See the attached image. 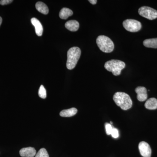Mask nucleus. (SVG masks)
Here are the masks:
<instances>
[{
	"label": "nucleus",
	"instance_id": "obj_1",
	"mask_svg": "<svg viewBox=\"0 0 157 157\" xmlns=\"http://www.w3.org/2000/svg\"><path fill=\"white\" fill-rule=\"evenodd\" d=\"M113 100L118 106L124 110L131 108L133 104L130 96L125 93H116L113 95Z\"/></svg>",
	"mask_w": 157,
	"mask_h": 157
},
{
	"label": "nucleus",
	"instance_id": "obj_2",
	"mask_svg": "<svg viewBox=\"0 0 157 157\" xmlns=\"http://www.w3.org/2000/svg\"><path fill=\"white\" fill-rule=\"evenodd\" d=\"M81 53V50L78 47H72L68 51L67 67L68 70H73L76 67Z\"/></svg>",
	"mask_w": 157,
	"mask_h": 157
},
{
	"label": "nucleus",
	"instance_id": "obj_3",
	"mask_svg": "<svg viewBox=\"0 0 157 157\" xmlns=\"http://www.w3.org/2000/svg\"><path fill=\"white\" fill-rule=\"evenodd\" d=\"M125 63L124 62L115 59L108 61L104 64L105 69L107 71L112 72L115 76L120 75L122 70L125 67Z\"/></svg>",
	"mask_w": 157,
	"mask_h": 157
},
{
	"label": "nucleus",
	"instance_id": "obj_4",
	"mask_svg": "<svg viewBox=\"0 0 157 157\" xmlns=\"http://www.w3.org/2000/svg\"><path fill=\"white\" fill-rule=\"evenodd\" d=\"M96 42L100 50L105 53L112 52L114 49V43L109 37L106 36H99Z\"/></svg>",
	"mask_w": 157,
	"mask_h": 157
},
{
	"label": "nucleus",
	"instance_id": "obj_5",
	"mask_svg": "<svg viewBox=\"0 0 157 157\" xmlns=\"http://www.w3.org/2000/svg\"><path fill=\"white\" fill-rule=\"evenodd\" d=\"M124 27L126 30L132 33L140 31L141 28V23L135 19H127L123 22Z\"/></svg>",
	"mask_w": 157,
	"mask_h": 157
},
{
	"label": "nucleus",
	"instance_id": "obj_6",
	"mask_svg": "<svg viewBox=\"0 0 157 157\" xmlns=\"http://www.w3.org/2000/svg\"><path fill=\"white\" fill-rule=\"evenodd\" d=\"M138 13L140 16L147 19L152 20L157 18V11L147 6H143L138 9Z\"/></svg>",
	"mask_w": 157,
	"mask_h": 157
},
{
	"label": "nucleus",
	"instance_id": "obj_7",
	"mask_svg": "<svg viewBox=\"0 0 157 157\" xmlns=\"http://www.w3.org/2000/svg\"><path fill=\"white\" fill-rule=\"evenodd\" d=\"M140 155L143 157H151V150L148 144L145 141H141L138 145Z\"/></svg>",
	"mask_w": 157,
	"mask_h": 157
},
{
	"label": "nucleus",
	"instance_id": "obj_8",
	"mask_svg": "<svg viewBox=\"0 0 157 157\" xmlns=\"http://www.w3.org/2000/svg\"><path fill=\"white\" fill-rule=\"evenodd\" d=\"M135 92L137 94V99L139 101H146L147 98V90L144 86H138L135 89Z\"/></svg>",
	"mask_w": 157,
	"mask_h": 157
},
{
	"label": "nucleus",
	"instance_id": "obj_9",
	"mask_svg": "<svg viewBox=\"0 0 157 157\" xmlns=\"http://www.w3.org/2000/svg\"><path fill=\"white\" fill-rule=\"evenodd\" d=\"M20 155L22 157H34L36 154V151L34 147H24L19 151Z\"/></svg>",
	"mask_w": 157,
	"mask_h": 157
},
{
	"label": "nucleus",
	"instance_id": "obj_10",
	"mask_svg": "<svg viewBox=\"0 0 157 157\" xmlns=\"http://www.w3.org/2000/svg\"><path fill=\"white\" fill-rule=\"evenodd\" d=\"M31 23L34 25L35 28L36 34L39 36H41L43 33V27L41 24V22L39 21V20L37 18H32L31 20Z\"/></svg>",
	"mask_w": 157,
	"mask_h": 157
},
{
	"label": "nucleus",
	"instance_id": "obj_11",
	"mask_svg": "<svg viewBox=\"0 0 157 157\" xmlns=\"http://www.w3.org/2000/svg\"><path fill=\"white\" fill-rule=\"evenodd\" d=\"M79 23L76 20H70L65 24V27L71 32H76L79 28Z\"/></svg>",
	"mask_w": 157,
	"mask_h": 157
},
{
	"label": "nucleus",
	"instance_id": "obj_12",
	"mask_svg": "<svg viewBox=\"0 0 157 157\" xmlns=\"http://www.w3.org/2000/svg\"><path fill=\"white\" fill-rule=\"evenodd\" d=\"M77 111V109L74 107L69 109H64L60 112V116L62 117H71L76 114Z\"/></svg>",
	"mask_w": 157,
	"mask_h": 157
},
{
	"label": "nucleus",
	"instance_id": "obj_13",
	"mask_svg": "<svg viewBox=\"0 0 157 157\" xmlns=\"http://www.w3.org/2000/svg\"><path fill=\"white\" fill-rule=\"evenodd\" d=\"M144 106L148 109H157V99L155 98H150L147 101Z\"/></svg>",
	"mask_w": 157,
	"mask_h": 157
},
{
	"label": "nucleus",
	"instance_id": "obj_14",
	"mask_svg": "<svg viewBox=\"0 0 157 157\" xmlns=\"http://www.w3.org/2000/svg\"><path fill=\"white\" fill-rule=\"evenodd\" d=\"M36 9L40 13L44 14H48V7L45 4L42 2H38L36 5Z\"/></svg>",
	"mask_w": 157,
	"mask_h": 157
},
{
	"label": "nucleus",
	"instance_id": "obj_15",
	"mask_svg": "<svg viewBox=\"0 0 157 157\" xmlns=\"http://www.w3.org/2000/svg\"><path fill=\"white\" fill-rule=\"evenodd\" d=\"M143 45L147 48H157V38L145 39Z\"/></svg>",
	"mask_w": 157,
	"mask_h": 157
},
{
	"label": "nucleus",
	"instance_id": "obj_16",
	"mask_svg": "<svg viewBox=\"0 0 157 157\" xmlns=\"http://www.w3.org/2000/svg\"><path fill=\"white\" fill-rule=\"evenodd\" d=\"M73 14V12L72 10L68 8H64L60 11L59 16L61 19H67L70 16H72Z\"/></svg>",
	"mask_w": 157,
	"mask_h": 157
},
{
	"label": "nucleus",
	"instance_id": "obj_17",
	"mask_svg": "<svg viewBox=\"0 0 157 157\" xmlns=\"http://www.w3.org/2000/svg\"><path fill=\"white\" fill-rule=\"evenodd\" d=\"M35 157H49V155L45 148H42L39 150Z\"/></svg>",
	"mask_w": 157,
	"mask_h": 157
},
{
	"label": "nucleus",
	"instance_id": "obj_18",
	"mask_svg": "<svg viewBox=\"0 0 157 157\" xmlns=\"http://www.w3.org/2000/svg\"><path fill=\"white\" fill-rule=\"evenodd\" d=\"M40 98L42 99H45L46 98V91L44 86L43 85H41L39 88V92H38Z\"/></svg>",
	"mask_w": 157,
	"mask_h": 157
},
{
	"label": "nucleus",
	"instance_id": "obj_19",
	"mask_svg": "<svg viewBox=\"0 0 157 157\" xmlns=\"http://www.w3.org/2000/svg\"><path fill=\"white\" fill-rule=\"evenodd\" d=\"M105 129H106V133L107 135H111V132H112L113 127H112V125L110 124L107 123H106L105 124Z\"/></svg>",
	"mask_w": 157,
	"mask_h": 157
},
{
	"label": "nucleus",
	"instance_id": "obj_20",
	"mask_svg": "<svg viewBox=\"0 0 157 157\" xmlns=\"http://www.w3.org/2000/svg\"><path fill=\"white\" fill-rule=\"evenodd\" d=\"M114 138H117L119 137V131L117 129L115 128H113L112 132H111V135Z\"/></svg>",
	"mask_w": 157,
	"mask_h": 157
},
{
	"label": "nucleus",
	"instance_id": "obj_21",
	"mask_svg": "<svg viewBox=\"0 0 157 157\" xmlns=\"http://www.w3.org/2000/svg\"><path fill=\"white\" fill-rule=\"evenodd\" d=\"M13 2L12 0H2L0 1V4L2 6H5V5L10 4Z\"/></svg>",
	"mask_w": 157,
	"mask_h": 157
},
{
	"label": "nucleus",
	"instance_id": "obj_22",
	"mask_svg": "<svg viewBox=\"0 0 157 157\" xmlns=\"http://www.w3.org/2000/svg\"><path fill=\"white\" fill-rule=\"evenodd\" d=\"M89 2L91 4H92V5H94L97 4L98 1H97V0H89Z\"/></svg>",
	"mask_w": 157,
	"mask_h": 157
},
{
	"label": "nucleus",
	"instance_id": "obj_23",
	"mask_svg": "<svg viewBox=\"0 0 157 157\" xmlns=\"http://www.w3.org/2000/svg\"><path fill=\"white\" fill-rule=\"evenodd\" d=\"M2 17H0V26L2 24Z\"/></svg>",
	"mask_w": 157,
	"mask_h": 157
}]
</instances>
